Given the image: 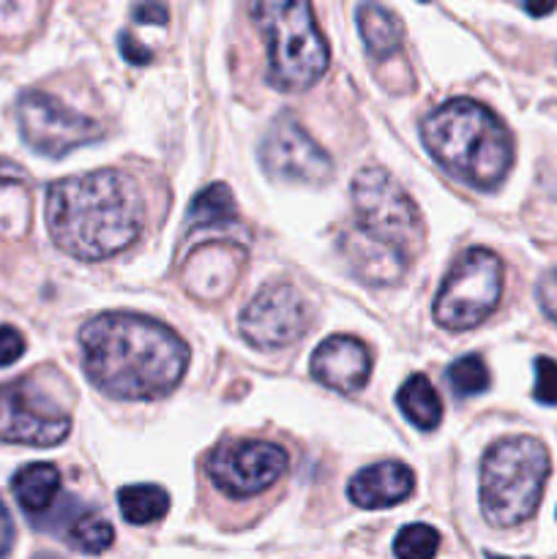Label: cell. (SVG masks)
<instances>
[{"instance_id":"1","label":"cell","mask_w":557,"mask_h":559,"mask_svg":"<svg viewBox=\"0 0 557 559\" xmlns=\"http://www.w3.org/2000/svg\"><path fill=\"white\" fill-rule=\"evenodd\" d=\"M82 366L112 399L145 402L173 393L189 369V347L173 328L129 311H107L80 331Z\"/></svg>"},{"instance_id":"2","label":"cell","mask_w":557,"mask_h":559,"mask_svg":"<svg viewBox=\"0 0 557 559\" xmlns=\"http://www.w3.org/2000/svg\"><path fill=\"white\" fill-rule=\"evenodd\" d=\"M145 227V200L118 169L71 175L47 191V229L55 246L82 262L120 254Z\"/></svg>"},{"instance_id":"3","label":"cell","mask_w":557,"mask_h":559,"mask_svg":"<svg viewBox=\"0 0 557 559\" xmlns=\"http://www.w3.org/2000/svg\"><path fill=\"white\" fill-rule=\"evenodd\" d=\"M420 136L431 158L470 189L495 191L513 167L511 131L473 98H453L431 109Z\"/></svg>"},{"instance_id":"4","label":"cell","mask_w":557,"mask_h":559,"mask_svg":"<svg viewBox=\"0 0 557 559\" xmlns=\"http://www.w3.org/2000/svg\"><path fill=\"white\" fill-rule=\"evenodd\" d=\"M549 451L535 437L495 442L481 462V513L491 527H517L535 516L549 478Z\"/></svg>"},{"instance_id":"5","label":"cell","mask_w":557,"mask_h":559,"mask_svg":"<svg viewBox=\"0 0 557 559\" xmlns=\"http://www.w3.org/2000/svg\"><path fill=\"white\" fill-rule=\"evenodd\" d=\"M254 20L268 44V82L278 91H309L328 69V44L309 3L265 0L254 5Z\"/></svg>"},{"instance_id":"6","label":"cell","mask_w":557,"mask_h":559,"mask_svg":"<svg viewBox=\"0 0 557 559\" xmlns=\"http://www.w3.org/2000/svg\"><path fill=\"white\" fill-rule=\"evenodd\" d=\"M355 227L377 243L413 257L424 246V218L413 197L380 167L360 169L353 178Z\"/></svg>"},{"instance_id":"7","label":"cell","mask_w":557,"mask_h":559,"mask_svg":"<svg viewBox=\"0 0 557 559\" xmlns=\"http://www.w3.org/2000/svg\"><path fill=\"white\" fill-rule=\"evenodd\" d=\"M502 298V260L489 249H467L435 298V320L446 331H470L495 314Z\"/></svg>"},{"instance_id":"8","label":"cell","mask_w":557,"mask_h":559,"mask_svg":"<svg viewBox=\"0 0 557 559\" xmlns=\"http://www.w3.org/2000/svg\"><path fill=\"white\" fill-rule=\"evenodd\" d=\"M16 123L27 147L52 158L66 156L74 147L91 145L104 134L102 123L74 112L44 91L22 93L16 102Z\"/></svg>"},{"instance_id":"9","label":"cell","mask_w":557,"mask_h":559,"mask_svg":"<svg viewBox=\"0 0 557 559\" xmlns=\"http://www.w3.org/2000/svg\"><path fill=\"white\" fill-rule=\"evenodd\" d=\"M287 451L268 440H227L208 459V475L222 495L249 500L284 478Z\"/></svg>"},{"instance_id":"10","label":"cell","mask_w":557,"mask_h":559,"mask_svg":"<svg viewBox=\"0 0 557 559\" xmlns=\"http://www.w3.org/2000/svg\"><path fill=\"white\" fill-rule=\"evenodd\" d=\"M71 418L31 380L0 385V440L14 445L52 448L66 440Z\"/></svg>"},{"instance_id":"11","label":"cell","mask_w":557,"mask_h":559,"mask_svg":"<svg viewBox=\"0 0 557 559\" xmlns=\"http://www.w3.org/2000/svg\"><path fill=\"white\" fill-rule=\"evenodd\" d=\"M311 322V309L293 284H265L240 311V336L257 349H282L298 342Z\"/></svg>"},{"instance_id":"12","label":"cell","mask_w":557,"mask_h":559,"mask_svg":"<svg viewBox=\"0 0 557 559\" xmlns=\"http://www.w3.org/2000/svg\"><path fill=\"white\" fill-rule=\"evenodd\" d=\"M260 162L271 178L287 180V183L320 186L333 175L331 156L317 145L315 136L293 115L273 120L260 145Z\"/></svg>"},{"instance_id":"13","label":"cell","mask_w":557,"mask_h":559,"mask_svg":"<svg viewBox=\"0 0 557 559\" xmlns=\"http://www.w3.org/2000/svg\"><path fill=\"white\" fill-rule=\"evenodd\" d=\"M244 265V246L227 238H211L191 249V254L183 262V271H180V278H183L186 293L194 300L218 304L235 287Z\"/></svg>"},{"instance_id":"14","label":"cell","mask_w":557,"mask_h":559,"mask_svg":"<svg viewBox=\"0 0 557 559\" xmlns=\"http://www.w3.org/2000/svg\"><path fill=\"white\" fill-rule=\"evenodd\" d=\"M311 377L336 393L364 391L371 377V353L353 336H331L311 355Z\"/></svg>"},{"instance_id":"15","label":"cell","mask_w":557,"mask_h":559,"mask_svg":"<svg viewBox=\"0 0 557 559\" xmlns=\"http://www.w3.org/2000/svg\"><path fill=\"white\" fill-rule=\"evenodd\" d=\"M33 522H36V527L49 530L58 538H63L71 549L82 551V555H102L115 540L112 524L96 508H87L76 497H63L58 508L52 506L44 516L33 519Z\"/></svg>"},{"instance_id":"16","label":"cell","mask_w":557,"mask_h":559,"mask_svg":"<svg viewBox=\"0 0 557 559\" xmlns=\"http://www.w3.org/2000/svg\"><path fill=\"white\" fill-rule=\"evenodd\" d=\"M339 249H342L344 260L353 267L355 276L366 284H375V287L402 282L404 273H407V254H402V251L391 249L386 243H377L369 235L360 233L358 227L344 229L342 240H339Z\"/></svg>"},{"instance_id":"17","label":"cell","mask_w":557,"mask_h":559,"mask_svg":"<svg viewBox=\"0 0 557 559\" xmlns=\"http://www.w3.org/2000/svg\"><path fill=\"white\" fill-rule=\"evenodd\" d=\"M415 489V475L402 462H377L371 467L360 469L347 486L349 502L366 511H380V508L399 506L407 500Z\"/></svg>"},{"instance_id":"18","label":"cell","mask_w":557,"mask_h":559,"mask_svg":"<svg viewBox=\"0 0 557 559\" xmlns=\"http://www.w3.org/2000/svg\"><path fill=\"white\" fill-rule=\"evenodd\" d=\"M16 502L27 516L38 519L55 506L60 495V469L55 464H27L11 480Z\"/></svg>"},{"instance_id":"19","label":"cell","mask_w":557,"mask_h":559,"mask_svg":"<svg viewBox=\"0 0 557 559\" xmlns=\"http://www.w3.org/2000/svg\"><path fill=\"white\" fill-rule=\"evenodd\" d=\"M355 20H358V33L371 58H391L402 47V20L391 9H386V5L360 3L358 11H355Z\"/></svg>"},{"instance_id":"20","label":"cell","mask_w":557,"mask_h":559,"mask_svg":"<svg viewBox=\"0 0 557 559\" xmlns=\"http://www.w3.org/2000/svg\"><path fill=\"white\" fill-rule=\"evenodd\" d=\"M396 404L404 418L420 431H435L442 420V402L435 385L424 374H413L402 382L396 393Z\"/></svg>"},{"instance_id":"21","label":"cell","mask_w":557,"mask_h":559,"mask_svg":"<svg viewBox=\"0 0 557 559\" xmlns=\"http://www.w3.org/2000/svg\"><path fill=\"white\" fill-rule=\"evenodd\" d=\"M120 513L134 527H145V524L162 522L169 511V497L162 486L140 484V486H123L118 491Z\"/></svg>"},{"instance_id":"22","label":"cell","mask_w":557,"mask_h":559,"mask_svg":"<svg viewBox=\"0 0 557 559\" xmlns=\"http://www.w3.org/2000/svg\"><path fill=\"white\" fill-rule=\"evenodd\" d=\"M235 218H238V207H235L233 191L224 183H213L202 189L189 205L191 227L213 229L224 227V224H235Z\"/></svg>"},{"instance_id":"23","label":"cell","mask_w":557,"mask_h":559,"mask_svg":"<svg viewBox=\"0 0 557 559\" xmlns=\"http://www.w3.org/2000/svg\"><path fill=\"white\" fill-rule=\"evenodd\" d=\"M446 380L459 399L478 396V393H484L491 382L489 369H486L481 355H464V358L453 360L446 371Z\"/></svg>"},{"instance_id":"24","label":"cell","mask_w":557,"mask_h":559,"mask_svg":"<svg viewBox=\"0 0 557 559\" xmlns=\"http://www.w3.org/2000/svg\"><path fill=\"white\" fill-rule=\"evenodd\" d=\"M440 551V533L429 524H407L393 538L396 559H435Z\"/></svg>"},{"instance_id":"25","label":"cell","mask_w":557,"mask_h":559,"mask_svg":"<svg viewBox=\"0 0 557 559\" xmlns=\"http://www.w3.org/2000/svg\"><path fill=\"white\" fill-rule=\"evenodd\" d=\"M533 396L538 404L557 407V360L535 358Z\"/></svg>"},{"instance_id":"26","label":"cell","mask_w":557,"mask_h":559,"mask_svg":"<svg viewBox=\"0 0 557 559\" xmlns=\"http://www.w3.org/2000/svg\"><path fill=\"white\" fill-rule=\"evenodd\" d=\"M25 355V336L16 328L0 325V369L16 364Z\"/></svg>"},{"instance_id":"27","label":"cell","mask_w":557,"mask_h":559,"mask_svg":"<svg viewBox=\"0 0 557 559\" xmlns=\"http://www.w3.org/2000/svg\"><path fill=\"white\" fill-rule=\"evenodd\" d=\"M535 295H538V304L544 309V314L557 325V267H552V271H546L541 276Z\"/></svg>"},{"instance_id":"28","label":"cell","mask_w":557,"mask_h":559,"mask_svg":"<svg viewBox=\"0 0 557 559\" xmlns=\"http://www.w3.org/2000/svg\"><path fill=\"white\" fill-rule=\"evenodd\" d=\"M120 52H123V58L134 66H145L147 60L153 58L151 49L140 47V41H137L131 33H120Z\"/></svg>"},{"instance_id":"29","label":"cell","mask_w":557,"mask_h":559,"mask_svg":"<svg viewBox=\"0 0 557 559\" xmlns=\"http://www.w3.org/2000/svg\"><path fill=\"white\" fill-rule=\"evenodd\" d=\"M134 22L140 25H167V9L158 3H142L134 5Z\"/></svg>"},{"instance_id":"30","label":"cell","mask_w":557,"mask_h":559,"mask_svg":"<svg viewBox=\"0 0 557 559\" xmlns=\"http://www.w3.org/2000/svg\"><path fill=\"white\" fill-rule=\"evenodd\" d=\"M14 540H16V530L14 522H11V513L5 511V506L0 502V559H5L14 549Z\"/></svg>"},{"instance_id":"31","label":"cell","mask_w":557,"mask_h":559,"mask_svg":"<svg viewBox=\"0 0 557 559\" xmlns=\"http://www.w3.org/2000/svg\"><path fill=\"white\" fill-rule=\"evenodd\" d=\"M22 169L16 167V164H11V162H5V158H0V183H5V180H11V178H22Z\"/></svg>"},{"instance_id":"32","label":"cell","mask_w":557,"mask_h":559,"mask_svg":"<svg viewBox=\"0 0 557 559\" xmlns=\"http://www.w3.org/2000/svg\"><path fill=\"white\" fill-rule=\"evenodd\" d=\"M524 11L533 16H541V14H549V11H555V3H544V5H530L524 3Z\"/></svg>"},{"instance_id":"33","label":"cell","mask_w":557,"mask_h":559,"mask_svg":"<svg viewBox=\"0 0 557 559\" xmlns=\"http://www.w3.org/2000/svg\"><path fill=\"white\" fill-rule=\"evenodd\" d=\"M33 559H60V557H55V555H47V551H44V555H36Z\"/></svg>"},{"instance_id":"34","label":"cell","mask_w":557,"mask_h":559,"mask_svg":"<svg viewBox=\"0 0 557 559\" xmlns=\"http://www.w3.org/2000/svg\"><path fill=\"white\" fill-rule=\"evenodd\" d=\"M486 559H508V557H500V555H491V551H486Z\"/></svg>"}]
</instances>
